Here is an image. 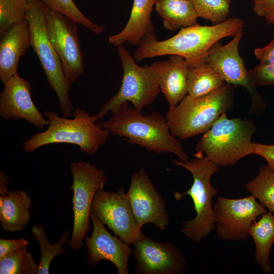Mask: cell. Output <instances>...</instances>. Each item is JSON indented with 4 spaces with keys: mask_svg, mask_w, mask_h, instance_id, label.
Instances as JSON below:
<instances>
[{
    "mask_svg": "<svg viewBox=\"0 0 274 274\" xmlns=\"http://www.w3.org/2000/svg\"><path fill=\"white\" fill-rule=\"evenodd\" d=\"M243 20L237 17L212 25H195L180 28L174 36L163 41L158 40L154 33L148 35L141 41L133 58L144 59L163 55L183 57L189 65L202 61L211 48L226 37H234L244 27Z\"/></svg>",
    "mask_w": 274,
    "mask_h": 274,
    "instance_id": "1",
    "label": "cell"
},
{
    "mask_svg": "<svg viewBox=\"0 0 274 274\" xmlns=\"http://www.w3.org/2000/svg\"><path fill=\"white\" fill-rule=\"evenodd\" d=\"M90 217L92 233L91 236L87 234L84 239L88 264L95 266L101 260H107L115 265L118 274H129L128 262L132 254L130 245L112 235L91 211Z\"/></svg>",
    "mask_w": 274,
    "mask_h": 274,
    "instance_id": "16",
    "label": "cell"
},
{
    "mask_svg": "<svg viewBox=\"0 0 274 274\" xmlns=\"http://www.w3.org/2000/svg\"><path fill=\"white\" fill-rule=\"evenodd\" d=\"M9 182L0 181V221L6 232L23 230L30 220L32 199L24 191L8 190Z\"/></svg>",
    "mask_w": 274,
    "mask_h": 274,
    "instance_id": "19",
    "label": "cell"
},
{
    "mask_svg": "<svg viewBox=\"0 0 274 274\" xmlns=\"http://www.w3.org/2000/svg\"><path fill=\"white\" fill-rule=\"evenodd\" d=\"M255 245L254 260L265 273H270L272 268L269 259L271 249L274 244V215L266 211L251 225L249 230Z\"/></svg>",
    "mask_w": 274,
    "mask_h": 274,
    "instance_id": "22",
    "label": "cell"
},
{
    "mask_svg": "<svg viewBox=\"0 0 274 274\" xmlns=\"http://www.w3.org/2000/svg\"><path fill=\"white\" fill-rule=\"evenodd\" d=\"M155 10L162 18L164 28L170 31L198 24L190 0H156Z\"/></svg>",
    "mask_w": 274,
    "mask_h": 274,
    "instance_id": "23",
    "label": "cell"
},
{
    "mask_svg": "<svg viewBox=\"0 0 274 274\" xmlns=\"http://www.w3.org/2000/svg\"><path fill=\"white\" fill-rule=\"evenodd\" d=\"M27 13L30 45L38 57L49 85L57 95L63 116L70 118L74 111L68 86L59 58L49 39L46 6L41 0H28Z\"/></svg>",
    "mask_w": 274,
    "mask_h": 274,
    "instance_id": "8",
    "label": "cell"
},
{
    "mask_svg": "<svg viewBox=\"0 0 274 274\" xmlns=\"http://www.w3.org/2000/svg\"><path fill=\"white\" fill-rule=\"evenodd\" d=\"M118 53L123 69L121 84L118 92L94 115L97 121L109 113L114 115L128 107V102L135 109L142 111L155 100L160 92V80L168 60L140 66L122 45L118 46Z\"/></svg>",
    "mask_w": 274,
    "mask_h": 274,
    "instance_id": "4",
    "label": "cell"
},
{
    "mask_svg": "<svg viewBox=\"0 0 274 274\" xmlns=\"http://www.w3.org/2000/svg\"><path fill=\"white\" fill-rule=\"evenodd\" d=\"M233 86L225 83L213 92L197 98L187 95L165 115L172 133L184 140L205 133L232 108Z\"/></svg>",
    "mask_w": 274,
    "mask_h": 274,
    "instance_id": "6",
    "label": "cell"
},
{
    "mask_svg": "<svg viewBox=\"0 0 274 274\" xmlns=\"http://www.w3.org/2000/svg\"><path fill=\"white\" fill-rule=\"evenodd\" d=\"M156 0H133L129 19L123 30L112 35L109 42L118 47L128 43L139 45L146 36L154 33L155 27L151 14Z\"/></svg>",
    "mask_w": 274,
    "mask_h": 274,
    "instance_id": "20",
    "label": "cell"
},
{
    "mask_svg": "<svg viewBox=\"0 0 274 274\" xmlns=\"http://www.w3.org/2000/svg\"><path fill=\"white\" fill-rule=\"evenodd\" d=\"M30 231L38 242L41 250V257L38 264L37 274H48L52 260L66 251V247H63V245L68 241L70 232L68 230L65 231L56 243L51 244L45 235L44 225L35 224Z\"/></svg>",
    "mask_w": 274,
    "mask_h": 274,
    "instance_id": "25",
    "label": "cell"
},
{
    "mask_svg": "<svg viewBox=\"0 0 274 274\" xmlns=\"http://www.w3.org/2000/svg\"><path fill=\"white\" fill-rule=\"evenodd\" d=\"M39 264L26 248L0 259L1 274H37Z\"/></svg>",
    "mask_w": 274,
    "mask_h": 274,
    "instance_id": "27",
    "label": "cell"
},
{
    "mask_svg": "<svg viewBox=\"0 0 274 274\" xmlns=\"http://www.w3.org/2000/svg\"><path fill=\"white\" fill-rule=\"evenodd\" d=\"M198 17L209 20L214 24L227 19L231 0H190Z\"/></svg>",
    "mask_w": 274,
    "mask_h": 274,
    "instance_id": "28",
    "label": "cell"
},
{
    "mask_svg": "<svg viewBox=\"0 0 274 274\" xmlns=\"http://www.w3.org/2000/svg\"><path fill=\"white\" fill-rule=\"evenodd\" d=\"M91 211L114 235L129 245L145 236L136 223L123 186L116 192L103 189L97 191Z\"/></svg>",
    "mask_w": 274,
    "mask_h": 274,
    "instance_id": "13",
    "label": "cell"
},
{
    "mask_svg": "<svg viewBox=\"0 0 274 274\" xmlns=\"http://www.w3.org/2000/svg\"><path fill=\"white\" fill-rule=\"evenodd\" d=\"M99 124L110 134L124 137L128 143L148 151L171 153L181 160H189L181 142L172 133L166 117L158 112L143 115L128 107Z\"/></svg>",
    "mask_w": 274,
    "mask_h": 274,
    "instance_id": "2",
    "label": "cell"
},
{
    "mask_svg": "<svg viewBox=\"0 0 274 274\" xmlns=\"http://www.w3.org/2000/svg\"><path fill=\"white\" fill-rule=\"evenodd\" d=\"M73 182L70 190L73 191L72 199L74 222L68 246L74 251L81 249L90 225L92 202L95 193L103 189L107 181L105 171L85 161H74L70 165Z\"/></svg>",
    "mask_w": 274,
    "mask_h": 274,
    "instance_id": "9",
    "label": "cell"
},
{
    "mask_svg": "<svg viewBox=\"0 0 274 274\" xmlns=\"http://www.w3.org/2000/svg\"><path fill=\"white\" fill-rule=\"evenodd\" d=\"M0 116L6 120L24 119L40 129L50 123L32 101L30 83L18 74L4 84L0 93Z\"/></svg>",
    "mask_w": 274,
    "mask_h": 274,
    "instance_id": "17",
    "label": "cell"
},
{
    "mask_svg": "<svg viewBox=\"0 0 274 274\" xmlns=\"http://www.w3.org/2000/svg\"><path fill=\"white\" fill-rule=\"evenodd\" d=\"M189 65L183 57L169 55L168 64L160 80V89L171 110L188 94Z\"/></svg>",
    "mask_w": 274,
    "mask_h": 274,
    "instance_id": "21",
    "label": "cell"
},
{
    "mask_svg": "<svg viewBox=\"0 0 274 274\" xmlns=\"http://www.w3.org/2000/svg\"><path fill=\"white\" fill-rule=\"evenodd\" d=\"M1 37L0 80L4 85L18 74L19 59L30 45L27 19L12 25Z\"/></svg>",
    "mask_w": 274,
    "mask_h": 274,
    "instance_id": "18",
    "label": "cell"
},
{
    "mask_svg": "<svg viewBox=\"0 0 274 274\" xmlns=\"http://www.w3.org/2000/svg\"><path fill=\"white\" fill-rule=\"evenodd\" d=\"M250 78L255 87L274 86V64L260 63L249 70Z\"/></svg>",
    "mask_w": 274,
    "mask_h": 274,
    "instance_id": "31",
    "label": "cell"
},
{
    "mask_svg": "<svg viewBox=\"0 0 274 274\" xmlns=\"http://www.w3.org/2000/svg\"><path fill=\"white\" fill-rule=\"evenodd\" d=\"M252 1L254 13L264 18L268 24L274 25V0Z\"/></svg>",
    "mask_w": 274,
    "mask_h": 274,
    "instance_id": "32",
    "label": "cell"
},
{
    "mask_svg": "<svg viewBox=\"0 0 274 274\" xmlns=\"http://www.w3.org/2000/svg\"><path fill=\"white\" fill-rule=\"evenodd\" d=\"M47 31L68 86L84 72L77 22L46 6Z\"/></svg>",
    "mask_w": 274,
    "mask_h": 274,
    "instance_id": "12",
    "label": "cell"
},
{
    "mask_svg": "<svg viewBox=\"0 0 274 274\" xmlns=\"http://www.w3.org/2000/svg\"><path fill=\"white\" fill-rule=\"evenodd\" d=\"M225 83L220 74L204 60L189 65L187 95L190 97L197 98L208 95Z\"/></svg>",
    "mask_w": 274,
    "mask_h": 274,
    "instance_id": "24",
    "label": "cell"
},
{
    "mask_svg": "<svg viewBox=\"0 0 274 274\" xmlns=\"http://www.w3.org/2000/svg\"><path fill=\"white\" fill-rule=\"evenodd\" d=\"M256 131L252 120L230 119L224 113L203 134L194 156H206L220 167L233 165L252 154V137Z\"/></svg>",
    "mask_w": 274,
    "mask_h": 274,
    "instance_id": "7",
    "label": "cell"
},
{
    "mask_svg": "<svg viewBox=\"0 0 274 274\" xmlns=\"http://www.w3.org/2000/svg\"><path fill=\"white\" fill-rule=\"evenodd\" d=\"M45 117L50 122L47 129L32 135L22 144L26 153L52 144L67 143L79 146L80 151L93 156L101 146L105 145L110 133L102 128L97 119L85 110L76 108L73 118L60 117L55 112L46 111Z\"/></svg>",
    "mask_w": 274,
    "mask_h": 274,
    "instance_id": "3",
    "label": "cell"
},
{
    "mask_svg": "<svg viewBox=\"0 0 274 274\" xmlns=\"http://www.w3.org/2000/svg\"><path fill=\"white\" fill-rule=\"evenodd\" d=\"M255 56L259 63L274 64V39L266 46L256 48L254 51Z\"/></svg>",
    "mask_w": 274,
    "mask_h": 274,
    "instance_id": "35",
    "label": "cell"
},
{
    "mask_svg": "<svg viewBox=\"0 0 274 274\" xmlns=\"http://www.w3.org/2000/svg\"><path fill=\"white\" fill-rule=\"evenodd\" d=\"M49 9L62 14L86 27L96 35L105 31L103 27L91 21L78 8L73 0H41Z\"/></svg>",
    "mask_w": 274,
    "mask_h": 274,
    "instance_id": "30",
    "label": "cell"
},
{
    "mask_svg": "<svg viewBox=\"0 0 274 274\" xmlns=\"http://www.w3.org/2000/svg\"><path fill=\"white\" fill-rule=\"evenodd\" d=\"M245 188L268 211L274 213V172L262 165L257 175L247 183Z\"/></svg>",
    "mask_w": 274,
    "mask_h": 274,
    "instance_id": "26",
    "label": "cell"
},
{
    "mask_svg": "<svg viewBox=\"0 0 274 274\" xmlns=\"http://www.w3.org/2000/svg\"><path fill=\"white\" fill-rule=\"evenodd\" d=\"M217 237L225 242L249 238L252 224L267 210L251 195L242 198L219 196L214 206Z\"/></svg>",
    "mask_w": 274,
    "mask_h": 274,
    "instance_id": "11",
    "label": "cell"
},
{
    "mask_svg": "<svg viewBox=\"0 0 274 274\" xmlns=\"http://www.w3.org/2000/svg\"><path fill=\"white\" fill-rule=\"evenodd\" d=\"M126 193L140 229L148 223L161 231L166 229L169 218L165 202L143 167L132 174Z\"/></svg>",
    "mask_w": 274,
    "mask_h": 274,
    "instance_id": "14",
    "label": "cell"
},
{
    "mask_svg": "<svg viewBox=\"0 0 274 274\" xmlns=\"http://www.w3.org/2000/svg\"><path fill=\"white\" fill-rule=\"evenodd\" d=\"M28 0H0V35L12 25L27 19Z\"/></svg>",
    "mask_w": 274,
    "mask_h": 274,
    "instance_id": "29",
    "label": "cell"
},
{
    "mask_svg": "<svg viewBox=\"0 0 274 274\" xmlns=\"http://www.w3.org/2000/svg\"><path fill=\"white\" fill-rule=\"evenodd\" d=\"M172 162L188 170L193 177L191 187L183 193L175 192L174 198L180 200L187 195L193 200L196 215L182 222L181 232L185 236L198 243L215 228L213 198L216 196L217 190L212 186L211 179L220 167L204 156L187 161L174 160Z\"/></svg>",
    "mask_w": 274,
    "mask_h": 274,
    "instance_id": "5",
    "label": "cell"
},
{
    "mask_svg": "<svg viewBox=\"0 0 274 274\" xmlns=\"http://www.w3.org/2000/svg\"><path fill=\"white\" fill-rule=\"evenodd\" d=\"M28 241L24 238L17 239L0 238V259L12 255L17 251L27 248Z\"/></svg>",
    "mask_w": 274,
    "mask_h": 274,
    "instance_id": "33",
    "label": "cell"
},
{
    "mask_svg": "<svg viewBox=\"0 0 274 274\" xmlns=\"http://www.w3.org/2000/svg\"><path fill=\"white\" fill-rule=\"evenodd\" d=\"M243 32V28L224 45L219 42L215 44L203 60L220 74L225 83L246 88L251 99L250 113L259 114L264 111L266 104L253 84L249 72L239 53V44Z\"/></svg>",
    "mask_w": 274,
    "mask_h": 274,
    "instance_id": "10",
    "label": "cell"
},
{
    "mask_svg": "<svg viewBox=\"0 0 274 274\" xmlns=\"http://www.w3.org/2000/svg\"><path fill=\"white\" fill-rule=\"evenodd\" d=\"M252 150V154L263 157L267 162V166L274 172V144L253 143Z\"/></svg>",
    "mask_w": 274,
    "mask_h": 274,
    "instance_id": "34",
    "label": "cell"
},
{
    "mask_svg": "<svg viewBox=\"0 0 274 274\" xmlns=\"http://www.w3.org/2000/svg\"><path fill=\"white\" fill-rule=\"evenodd\" d=\"M132 245L136 274H181L185 269L184 255L170 243H160L144 236Z\"/></svg>",
    "mask_w": 274,
    "mask_h": 274,
    "instance_id": "15",
    "label": "cell"
}]
</instances>
